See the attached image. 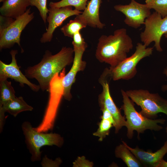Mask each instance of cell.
Masks as SVG:
<instances>
[{"label": "cell", "instance_id": "obj_1", "mask_svg": "<svg viewBox=\"0 0 167 167\" xmlns=\"http://www.w3.org/2000/svg\"><path fill=\"white\" fill-rule=\"evenodd\" d=\"M74 55L73 49L70 47H63L54 55L47 50L39 63L25 70V75L36 79L43 91H49L50 82L54 76L73 63Z\"/></svg>", "mask_w": 167, "mask_h": 167}, {"label": "cell", "instance_id": "obj_2", "mask_svg": "<svg viewBox=\"0 0 167 167\" xmlns=\"http://www.w3.org/2000/svg\"><path fill=\"white\" fill-rule=\"evenodd\" d=\"M133 47L132 40L126 29L120 28L115 30L113 35H103L99 37L95 57L99 62L114 67L127 57V53Z\"/></svg>", "mask_w": 167, "mask_h": 167}, {"label": "cell", "instance_id": "obj_3", "mask_svg": "<svg viewBox=\"0 0 167 167\" xmlns=\"http://www.w3.org/2000/svg\"><path fill=\"white\" fill-rule=\"evenodd\" d=\"M121 92L123 104L121 109L123 111L126 119V135L129 139L132 138L135 131L137 132L138 137H139V134L143 133L146 130L159 131L162 129L163 127L159 124H164L165 121V119H152L144 116L136 110L134 102L128 96L126 91L122 90Z\"/></svg>", "mask_w": 167, "mask_h": 167}, {"label": "cell", "instance_id": "obj_4", "mask_svg": "<svg viewBox=\"0 0 167 167\" xmlns=\"http://www.w3.org/2000/svg\"><path fill=\"white\" fill-rule=\"evenodd\" d=\"M65 73V68H64L59 74L56 73L50 82L49 99L43 118L41 123L34 128L37 131L47 133L54 129L59 107L63 96L62 80Z\"/></svg>", "mask_w": 167, "mask_h": 167}, {"label": "cell", "instance_id": "obj_5", "mask_svg": "<svg viewBox=\"0 0 167 167\" xmlns=\"http://www.w3.org/2000/svg\"><path fill=\"white\" fill-rule=\"evenodd\" d=\"M21 128L27 147L31 155V160L32 162L41 160V152L40 149L42 147L55 145L61 148L64 144V138L60 134L37 131L34 129L28 121L24 122Z\"/></svg>", "mask_w": 167, "mask_h": 167}, {"label": "cell", "instance_id": "obj_6", "mask_svg": "<svg viewBox=\"0 0 167 167\" xmlns=\"http://www.w3.org/2000/svg\"><path fill=\"white\" fill-rule=\"evenodd\" d=\"M153 49L147 48L140 43H137L135 50L131 56L127 57L114 67L106 68L103 74L108 78L114 81L132 78L136 74L137 64L143 58L151 55Z\"/></svg>", "mask_w": 167, "mask_h": 167}, {"label": "cell", "instance_id": "obj_7", "mask_svg": "<svg viewBox=\"0 0 167 167\" xmlns=\"http://www.w3.org/2000/svg\"><path fill=\"white\" fill-rule=\"evenodd\" d=\"M126 92L130 99L140 107L139 112L144 116L156 119L160 113L167 116V100L158 94L143 89L128 90Z\"/></svg>", "mask_w": 167, "mask_h": 167}, {"label": "cell", "instance_id": "obj_8", "mask_svg": "<svg viewBox=\"0 0 167 167\" xmlns=\"http://www.w3.org/2000/svg\"><path fill=\"white\" fill-rule=\"evenodd\" d=\"M144 25V30L140 34L141 41L147 47L154 41L157 51H162L160 41L162 36L167 34V16L162 18L160 14L154 12L146 19Z\"/></svg>", "mask_w": 167, "mask_h": 167}, {"label": "cell", "instance_id": "obj_9", "mask_svg": "<svg viewBox=\"0 0 167 167\" xmlns=\"http://www.w3.org/2000/svg\"><path fill=\"white\" fill-rule=\"evenodd\" d=\"M34 13H31V8L18 17L6 28L0 31V49H9L17 43L21 47L20 36L26 26L33 19Z\"/></svg>", "mask_w": 167, "mask_h": 167}, {"label": "cell", "instance_id": "obj_10", "mask_svg": "<svg viewBox=\"0 0 167 167\" xmlns=\"http://www.w3.org/2000/svg\"><path fill=\"white\" fill-rule=\"evenodd\" d=\"M114 8L125 15L124 22L126 24L136 29L144 24L146 19L151 14V9L147 4H141L135 0H131L128 5H116Z\"/></svg>", "mask_w": 167, "mask_h": 167}, {"label": "cell", "instance_id": "obj_11", "mask_svg": "<svg viewBox=\"0 0 167 167\" xmlns=\"http://www.w3.org/2000/svg\"><path fill=\"white\" fill-rule=\"evenodd\" d=\"M47 21L48 23L46 32L41 37V43H45L51 41L54 31L57 28L60 26L68 18L74 15L81 14L82 11L75 9H73L72 6H66L60 8H50L49 9Z\"/></svg>", "mask_w": 167, "mask_h": 167}, {"label": "cell", "instance_id": "obj_12", "mask_svg": "<svg viewBox=\"0 0 167 167\" xmlns=\"http://www.w3.org/2000/svg\"><path fill=\"white\" fill-rule=\"evenodd\" d=\"M99 82L102 87V91L99 95L98 101L100 107L105 108L111 114L115 123V133L117 134L123 126H126L125 116H123L120 109L114 102L110 93L108 81L100 79Z\"/></svg>", "mask_w": 167, "mask_h": 167}, {"label": "cell", "instance_id": "obj_13", "mask_svg": "<svg viewBox=\"0 0 167 167\" xmlns=\"http://www.w3.org/2000/svg\"><path fill=\"white\" fill-rule=\"evenodd\" d=\"M17 53V50L11 51L10 54L12 59L11 62L9 64H6L0 61V79H7L10 78L19 82L21 86H24L25 84L33 91H39L41 89L40 85L30 82L20 71L15 58Z\"/></svg>", "mask_w": 167, "mask_h": 167}, {"label": "cell", "instance_id": "obj_14", "mask_svg": "<svg viewBox=\"0 0 167 167\" xmlns=\"http://www.w3.org/2000/svg\"><path fill=\"white\" fill-rule=\"evenodd\" d=\"M74 52V59L72 65L69 72L64 77L62 84L64 89V98L70 101L72 97L71 89L72 85L75 81L77 73L83 71L85 68L86 63L82 60V57L86 49L73 48Z\"/></svg>", "mask_w": 167, "mask_h": 167}, {"label": "cell", "instance_id": "obj_15", "mask_svg": "<svg viewBox=\"0 0 167 167\" xmlns=\"http://www.w3.org/2000/svg\"><path fill=\"white\" fill-rule=\"evenodd\" d=\"M122 142L136 157L143 167H157L167 153V140L162 147L155 152L145 151L137 146L135 148H132L124 141H122Z\"/></svg>", "mask_w": 167, "mask_h": 167}, {"label": "cell", "instance_id": "obj_16", "mask_svg": "<svg viewBox=\"0 0 167 167\" xmlns=\"http://www.w3.org/2000/svg\"><path fill=\"white\" fill-rule=\"evenodd\" d=\"M102 2L101 0H90L82 13L78 16L87 24L93 28L102 29L105 25L100 19L99 9Z\"/></svg>", "mask_w": 167, "mask_h": 167}, {"label": "cell", "instance_id": "obj_17", "mask_svg": "<svg viewBox=\"0 0 167 167\" xmlns=\"http://www.w3.org/2000/svg\"><path fill=\"white\" fill-rule=\"evenodd\" d=\"M33 108L28 105L22 96L16 97L0 106V131L2 132L5 122V113L6 112L16 117L20 113L31 111Z\"/></svg>", "mask_w": 167, "mask_h": 167}, {"label": "cell", "instance_id": "obj_18", "mask_svg": "<svg viewBox=\"0 0 167 167\" xmlns=\"http://www.w3.org/2000/svg\"><path fill=\"white\" fill-rule=\"evenodd\" d=\"M30 6V0H6L0 8L3 16L14 19L25 12Z\"/></svg>", "mask_w": 167, "mask_h": 167}, {"label": "cell", "instance_id": "obj_19", "mask_svg": "<svg viewBox=\"0 0 167 167\" xmlns=\"http://www.w3.org/2000/svg\"><path fill=\"white\" fill-rule=\"evenodd\" d=\"M114 154L115 157L121 159L128 167H143L136 157L123 143L116 147Z\"/></svg>", "mask_w": 167, "mask_h": 167}, {"label": "cell", "instance_id": "obj_20", "mask_svg": "<svg viewBox=\"0 0 167 167\" xmlns=\"http://www.w3.org/2000/svg\"><path fill=\"white\" fill-rule=\"evenodd\" d=\"M87 26L86 23L78 15L73 20H71L61 28V31L64 36L73 38L75 34L80 32Z\"/></svg>", "mask_w": 167, "mask_h": 167}, {"label": "cell", "instance_id": "obj_21", "mask_svg": "<svg viewBox=\"0 0 167 167\" xmlns=\"http://www.w3.org/2000/svg\"><path fill=\"white\" fill-rule=\"evenodd\" d=\"M0 106L16 97L11 82L7 79H0Z\"/></svg>", "mask_w": 167, "mask_h": 167}, {"label": "cell", "instance_id": "obj_22", "mask_svg": "<svg viewBox=\"0 0 167 167\" xmlns=\"http://www.w3.org/2000/svg\"><path fill=\"white\" fill-rule=\"evenodd\" d=\"M88 0H61L49 3L50 8H60L66 6H73L75 9L79 11H84L86 8Z\"/></svg>", "mask_w": 167, "mask_h": 167}, {"label": "cell", "instance_id": "obj_23", "mask_svg": "<svg viewBox=\"0 0 167 167\" xmlns=\"http://www.w3.org/2000/svg\"><path fill=\"white\" fill-rule=\"evenodd\" d=\"M98 127L97 131L93 133L94 136L99 137L98 140L102 141L109 134L111 127H114L113 123L107 119H101L98 123Z\"/></svg>", "mask_w": 167, "mask_h": 167}, {"label": "cell", "instance_id": "obj_24", "mask_svg": "<svg viewBox=\"0 0 167 167\" xmlns=\"http://www.w3.org/2000/svg\"><path fill=\"white\" fill-rule=\"evenodd\" d=\"M147 4L150 9H154L162 18L167 16V0H152Z\"/></svg>", "mask_w": 167, "mask_h": 167}, {"label": "cell", "instance_id": "obj_25", "mask_svg": "<svg viewBox=\"0 0 167 167\" xmlns=\"http://www.w3.org/2000/svg\"><path fill=\"white\" fill-rule=\"evenodd\" d=\"M47 0H30V6L37 8L45 24L46 22L47 14L49 10L47 6Z\"/></svg>", "mask_w": 167, "mask_h": 167}, {"label": "cell", "instance_id": "obj_26", "mask_svg": "<svg viewBox=\"0 0 167 167\" xmlns=\"http://www.w3.org/2000/svg\"><path fill=\"white\" fill-rule=\"evenodd\" d=\"M72 44L73 48L81 49L87 48V45L80 32L75 34L73 37Z\"/></svg>", "mask_w": 167, "mask_h": 167}, {"label": "cell", "instance_id": "obj_27", "mask_svg": "<svg viewBox=\"0 0 167 167\" xmlns=\"http://www.w3.org/2000/svg\"><path fill=\"white\" fill-rule=\"evenodd\" d=\"M93 165V162L87 160L84 156L78 157L73 163V167H92Z\"/></svg>", "mask_w": 167, "mask_h": 167}, {"label": "cell", "instance_id": "obj_28", "mask_svg": "<svg viewBox=\"0 0 167 167\" xmlns=\"http://www.w3.org/2000/svg\"><path fill=\"white\" fill-rule=\"evenodd\" d=\"M0 31L8 27L14 20V19L8 17L0 15Z\"/></svg>", "mask_w": 167, "mask_h": 167}, {"label": "cell", "instance_id": "obj_29", "mask_svg": "<svg viewBox=\"0 0 167 167\" xmlns=\"http://www.w3.org/2000/svg\"><path fill=\"white\" fill-rule=\"evenodd\" d=\"M102 112V114L100 118L101 119H107L111 121L114 124V127L115 125V121L113 119L112 116L110 113L104 107L100 108Z\"/></svg>", "mask_w": 167, "mask_h": 167}, {"label": "cell", "instance_id": "obj_30", "mask_svg": "<svg viewBox=\"0 0 167 167\" xmlns=\"http://www.w3.org/2000/svg\"><path fill=\"white\" fill-rule=\"evenodd\" d=\"M157 167H167V161L162 159L158 165Z\"/></svg>", "mask_w": 167, "mask_h": 167}, {"label": "cell", "instance_id": "obj_31", "mask_svg": "<svg viewBox=\"0 0 167 167\" xmlns=\"http://www.w3.org/2000/svg\"><path fill=\"white\" fill-rule=\"evenodd\" d=\"M163 73L167 76V66L164 69ZM161 89L163 91L167 90V84L162 86Z\"/></svg>", "mask_w": 167, "mask_h": 167}, {"label": "cell", "instance_id": "obj_32", "mask_svg": "<svg viewBox=\"0 0 167 167\" xmlns=\"http://www.w3.org/2000/svg\"><path fill=\"white\" fill-rule=\"evenodd\" d=\"M152 0H146L145 2H146V4H148L150 3L151 1Z\"/></svg>", "mask_w": 167, "mask_h": 167}, {"label": "cell", "instance_id": "obj_33", "mask_svg": "<svg viewBox=\"0 0 167 167\" xmlns=\"http://www.w3.org/2000/svg\"><path fill=\"white\" fill-rule=\"evenodd\" d=\"M6 0H0V2H5Z\"/></svg>", "mask_w": 167, "mask_h": 167}, {"label": "cell", "instance_id": "obj_34", "mask_svg": "<svg viewBox=\"0 0 167 167\" xmlns=\"http://www.w3.org/2000/svg\"><path fill=\"white\" fill-rule=\"evenodd\" d=\"M165 132L167 134V126H166V127L165 128Z\"/></svg>", "mask_w": 167, "mask_h": 167}, {"label": "cell", "instance_id": "obj_35", "mask_svg": "<svg viewBox=\"0 0 167 167\" xmlns=\"http://www.w3.org/2000/svg\"><path fill=\"white\" fill-rule=\"evenodd\" d=\"M164 36H165V37L167 38V34H165L164 35Z\"/></svg>", "mask_w": 167, "mask_h": 167}]
</instances>
